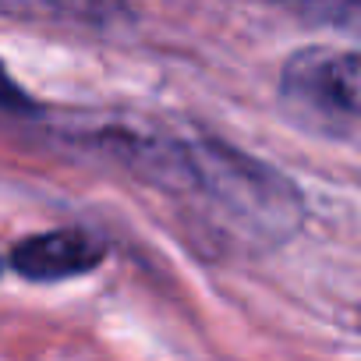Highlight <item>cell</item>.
I'll return each mask as SVG.
<instances>
[{
  "instance_id": "obj_1",
  "label": "cell",
  "mask_w": 361,
  "mask_h": 361,
  "mask_svg": "<svg viewBox=\"0 0 361 361\" xmlns=\"http://www.w3.org/2000/svg\"><path fill=\"white\" fill-rule=\"evenodd\" d=\"M114 149L149 185L170 195H199L234 234L280 245L287 241L301 216V195L290 180L269 163L227 145V142H170L121 135Z\"/></svg>"
},
{
  "instance_id": "obj_2",
  "label": "cell",
  "mask_w": 361,
  "mask_h": 361,
  "mask_svg": "<svg viewBox=\"0 0 361 361\" xmlns=\"http://www.w3.org/2000/svg\"><path fill=\"white\" fill-rule=\"evenodd\" d=\"M280 96L308 128L354 138L361 117V57L354 50L305 47L287 57Z\"/></svg>"
},
{
  "instance_id": "obj_3",
  "label": "cell",
  "mask_w": 361,
  "mask_h": 361,
  "mask_svg": "<svg viewBox=\"0 0 361 361\" xmlns=\"http://www.w3.org/2000/svg\"><path fill=\"white\" fill-rule=\"evenodd\" d=\"M103 255H106L103 241H96L92 234H85L78 227H68V231L32 234V238L18 241L15 252H11V266L25 280L47 283V280L89 273L103 262Z\"/></svg>"
},
{
  "instance_id": "obj_4",
  "label": "cell",
  "mask_w": 361,
  "mask_h": 361,
  "mask_svg": "<svg viewBox=\"0 0 361 361\" xmlns=\"http://www.w3.org/2000/svg\"><path fill=\"white\" fill-rule=\"evenodd\" d=\"M54 11H61L71 22H85L96 29H110L121 22H131V4L128 0H47Z\"/></svg>"
},
{
  "instance_id": "obj_5",
  "label": "cell",
  "mask_w": 361,
  "mask_h": 361,
  "mask_svg": "<svg viewBox=\"0 0 361 361\" xmlns=\"http://www.w3.org/2000/svg\"><path fill=\"white\" fill-rule=\"evenodd\" d=\"M0 114H11V117H32V114H39V106L22 92V85L11 82V75H8L4 64H0Z\"/></svg>"
}]
</instances>
